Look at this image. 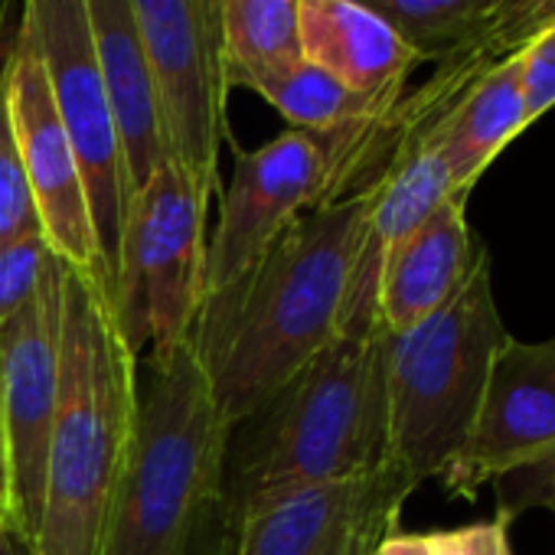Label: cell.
<instances>
[{"mask_svg": "<svg viewBox=\"0 0 555 555\" xmlns=\"http://www.w3.org/2000/svg\"><path fill=\"white\" fill-rule=\"evenodd\" d=\"M366 203L363 190L308 209L203 298L190 350L229 428L340 337Z\"/></svg>", "mask_w": 555, "mask_h": 555, "instance_id": "obj_1", "label": "cell"}, {"mask_svg": "<svg viewBox=\"0 0 555 555\" xmlns=\"http://www.w3.org/2000/svg\"><path fill=\"white\" fill-rule=\"evenodd\" d=\"M389 331L337 337L225 435L216 519L389 467Z\"/></svg>", "mask_w": 555, "mask_h": 555, "instance_id": "obj_2", "label": "cell"}, {"mask_svg": "<svg viewBox=\"0 0 555 555\" xmlns=\"http://www.w3.org/2000/svg\"><path fill=\"white\" fill-rule=\"evenodd\" d=\"M138 428V357L95 274L63 264L60 402L27 555H102Z\"/></svg>", "mask_w": 555, "mask_h": 555, "instance_id": "obj_3", "label": "cell"}, {"mask_svg": "<svg viewBox=\"0 0 555 555\" xmlns=\"http://www.w3.org/2000/svg\"><path fill=\"white\" fill-rule=\"evenodd\" d=\"M225 435L190 344L138 360V428L102 555H193L216 513Z\"/></svg>", "mask_w": 555, "mask_h": 555, "instance_id": "obj_4", "label": "cell"}, {"mask_svg": "<svg viewBox=\"0 0 555 555\" xmlns=\"http://www.w3.org/2000/svg\"><path fill=\"white\" fill-rule=\"evenodd\" d=\"M503 331L490 251L480 248L457 295L422 324L389 334V464L415 487L441 477L464 448Z\"/></svg>", "mask_w": 555, "mask_h": 555, "instance_id": "obj_5", "label": "cell"}, {"mask_svg": "<svg viewBox=\"0 0 555 555\" xmlns=\"http://www.w3.org/2000/svg\"><path fill=\"white\" fill-rule=\"evenodd\" d=\"M212 186L167 157L131 196L108 292L128 347L157 363L190 344L206 295V212Z\"/></svg>", "mask_w": 555, "mask_h": 555, "instance_id": "obj_6", "label": "cell"}, {"mask_svg": "<svg viewBox=\"0 0 555 555\" xmlns=\"http://www.w3.org/2000/svg\"><path fill=\"white\" fill-rule=\"evenodd\" d=\"M451 496L496 487L500 519L555 503V337L522 344L506 337L493 357L474 428L441 474Z\"/></svg>", "mask_w": 555, "mask_h": 555, "instance_id": "obj_7", "label": "cell"}, {"mask_svg": "<svg viewBox=\"0 0 555 555\" xmlns=\"http://www.w3.org/2000/svg\"><path fill=\"white\" fill-rule=\"evenodd\" d=\"M21 17L37 37L60 121L82 170L92 229L112 292L131 186L108 86L92 47L86 0H24Z\"/></svg>", "mask_w": 555, "mask_h": 555, "instance_id": "obj_8", "label": "cell"}, {"mask_svg": "<svg viewBox=\"0 0 555 555\" xmlns=\"http://www.w3.org/2000/svg\"><path fill=\"white\" fill-rule=\"evenodd\" d=\"M63 360V261L43 274L40 292L0 327V435L4 500L0 529L27 552L40 522L47 448L60 402Z\"/></svg>", "mask_w": 555, "mask_h": 555, "instance_id": "obj_9", "label": "cell"}, {"mask_svg": "<svg viewBox=\"0 0 555 555\" xmlns=\"http://www.w3.org/2000/svg\"><path fill=\"white\" fill-rule=\"evenodd\" d=\"M131 11L151 60L167 151L216 190L232 92L222 0H131Z\"/></svg>", "mask_w": 555, "mask_h": 555, "instance_id": "obj_10", "label": "cell"}, {"mask_svg": "<svg viewBox=\"0 0 555 555\" xmlns=\"http://www.w3.org/2000/svg\"><path fill=\"white\" fill-rule=\"evenodd\" d=\"M327 199L331 160L318 134L288 128L261 147L235 151L232 180L206 242V295L238 278L298 216Z\"/></svg>", "mask_w": 555, "mask_h": 555, "instance_id": "obj_11", "label": "cell"}, {"mask_svg": "<svg viewBox=\"0 0 555 555\" xmlns=\"http://www.w3.org/2000/svg\"><path fill=\"white\" fill-rule=\"evenodd\" d=\"M8 99H11L21 164L34 193L40 232L50 251L66 268L79 274H95L105 282L82 170L69 144V134L60 121V112H56V102L43 73L37 37L24 17L8 53Z\"/></svg>", "mask_w": 555, "mask_h": 555, "instance_id": "obj_12", "label": "cell"}, {"mask_svg": "<svg viewBox=\"0 0 555 555\" xmlns=\"http://www.w3.org/2000/svg\"><path fill=\"white\" fill-rule=\"evenodd\" d=\"M415 490L392 464L344 483L308 487L219 522L216 555H334L340 542L379 516H399Z\"/></svg>", "mask_w": 555, "mask_h": 555, "instance_id": "obj_13", "label": "cell"}, {"mask_svg": "<svg viewBox=\"0 0 555 555\" xmlns=\"http://www.w3.org/2000/svg\"><path fill=\"white\" fill-rule=\"evenodd\" d=\"M467 196H448L409 238H402L383 261L379 274V324L389 334H402L435 311H441L483 248L474 242L467 216Z\"/></svg>", "mask_w": 555, "mask_h": 555, "instance_id": "obj_14", "label": "cell"}, {"mask_svg": "<svg viewBox=\"0 0 555 555\" xmlns=\"http://www.w3.org/2000/svg\"><path fill=\"white\" fill-rule=\"evenodd\" d=\"M86 14L121 134L128 186L134 196L151 180V173L170 157L151 60L131 11V0H86Z\"/></svg>", "mask_w": 555, "mask_h": 555, "instance_id": "obj_15", "label": "cell"}, {"mask_svg": "<svg viewBox=\"0 0 555 555\" xmlns=\"http://www.w3.org/2000/svg\"><path fill=\"white\" fill-rule=\"evenodd\" d=\"M301 53L347 89L392 108L422 56L357 0H301Z\"/></svg>", "mask_w": 555, "mask_h": 555, "instance_id": "obj_16", "label": "cell"}, {"mask_svg": "<svg viewBox=\"0 0 555 555\" xmlns=\"http://www.w3.org/2000/svg\"><path fill=\"white\" fill-rule=\"evenodd\" d=\"M529 128L519 53L490 63L454 102L441 125V154L454 193L467 196L496 154Z\"/></svg>", "mask_w": 555, "mask_h": 555, "instance_id": "obj_17", "label": "cell"}, {"mask_svg": "<svg viewBox=\"0 0 555 555\" xmlns=\"http://www.w3.org/2000/svg\"><path fill=\"white\" fill-rule=\"evenodd\" d=\"M242 89L261 95L288 121V128L311 134H331L389 112L386 105L347 89L340 79H334L327 69L314 66L305 56L248 79Z\"/></svg>", "mask_w": 555, "mask_h": 555, "instance_id": "obj_18", "label": "cell"}, {"mask_svg": "<svg viewBox=\"0 0 555 555\" xmlns=\"http://www.w3.org/2000/svg\"><path fill=\"white\" fill-rule=\"evenodd\" d=\"M301 0H222L229 86L301 60Z\"/></svg>", "mask_w": 555, "mask_h": 555, "instance_id": "obj_19", "label": "cell"}, {"mask_svg": "<svg viewBox=\"0 0 555 555\" xmlns=\"http://www.w3.org/2000/svg\"><path fill=\"white\" fill-rule=\"evenodd\" d=\"M383 17L422 63H444L467 53L493 0H357Z\"/></svg>", "mask_w": 555, "mask_h": 555, "instance_id": "obj_20", "label": "cell"}, {"mask_svg": "<svg viewBox=\"0 0 555 555\" xmlns=\"http://www.w3.org/2000/svg\"><path fill=\"white\" fill-rule=\"evenodd\" d=\"M30 229H40V219L17 151L11 99H8V60H0V248Z\"/></svg>", "mask_w": 555, "mask_h": 555, "instance_id": "obj_21", "label": "cell"}, {"mask_svg": "<svg viewBox=\"0 0 555 555\" xmlns=\"http://www.w3.org/2000/svg\"><path fill=\"white\" fill-rule=\"evenodd\" d=\"M548 24H555V0H493L470 50L496 63L519 53Z\"/></svg>", "mask_w": 555, "mask_h": 555, "instance_id": "obj_22", "label": "cell"}, {"mask_svg": "<svg viewBox=\"0 0 555 555\" xmlns=\"http://www.w3.org/2000/svg\"><path fill=\"white\" fill-rule=\"evenodd\" d=\"M53 251L40 229L0 248V327H4L43 285V274L53 264Z\"/></svg>", "mask_w": 555, "mask_h": 555, "instance_id": "obj_23", "label": "cell"}, {"mask_svg": "<svg viewBox=\"0 0 555 555\" xmlns=\"http://www.w3.org/2000/svg\"><path fill=\"white\" fill-rule=\"evenodd\" d=\"M522 92L529 125L539 121L548 108H555V24H548L539 37H532L522 50Z\"/></svg>", "mask_w": 555, "mask_h": 555, "instance_id": "obj_24", "label": "cell"}, {"mask_svg": "<svg viewBox=\"0 0 555 555\" xmlns=\"http://www.w3.org/2000/svg\"><path fill=\"white\" fill-rule=\"evenodd\" d=\"M506 526H509L506 519L493 516V519L470 522V526H461V529L431 532L435 555H509Z\"/></svg>", "mask_w": 555, "mask_h": 555, "instance_id": "obj_25", "label": "cell"}, {"mask_svg": "<svg viewBox=\"0 0 555 555\" xmlns=\"http://www.w3.org/2000/svg\"><path fill=\"white\" fill-rule=\"evenodd\" d=\"M366 555H435L431 532H389Z\"/></svg>", "mask_w": 555, "mask_h": 555, "instance_id": "obj_26", "label": "cell"}, {"mask_svg": "<svg viewBox=\"0 0 555 555\" xmlns=\"http://www.w3.org/2000/svg\"><path fill=\"white\" fill-rule=\"evenodd\" d=\"M396 522H399V516H379V519L360 526L357 532H350V535L340 542V548H337L334 555H366L379 539H386L389 532H396Z\"/></svg>", "mask_w": 555, "mask_h": 555, "instance_id": "obj_27", "label": "cell"}, {"mask_svg": "<svg viewBox=\"0 0 555 555\" xmlns=\"http://www.w3.org/2000/svg\"><path fill=\"white\" fill-rule=\"evenodd\" d=\"M0 555H27V548H24L11 532L0 529Z\"/></svg>", "mask_w": 555, "mask_h": 555, "instance_id": "obj_28", "label": "cell"}, {"mask_svg": "<svg viewBox=\"0 0 555 555\" xmlns=\"http://www.w3.org/2000/svg\"><path fill=\"white\" fill-rule=\"evenodd\" d=\"M0 500H4V435H0Z\"/></svg>", "mask_w": 555, "mask_h": 555, "instance_id": "obj_29", "label": "cell"}, {"mask_svg": "<svg viewBox=\"0 0 555 555\" xmlns=\"http://www.w3.org/2000/svg\"><path fill=\"white\" fill-rule=\"evenodd\" d=\"M548 513H555V503H552V509H548Z\"/></svg>", "mask_w": 555, "mask_h": 555, "instance_id": "obj_30", "label": "cell"}]
</instances>
